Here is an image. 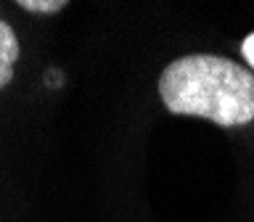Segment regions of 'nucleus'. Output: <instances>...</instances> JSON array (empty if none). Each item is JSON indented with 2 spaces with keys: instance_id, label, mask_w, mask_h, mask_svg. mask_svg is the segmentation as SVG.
<instances>
[{
  "instance_id": "obj_2",
  "label": "nucleus",
  "mask_w": 254,
  "mask_h": 222,
  "mask_svg": "<svg viewBox=\"0 0 254 222\" xmlns=\"http://www.w3.org/2000/svg\"><path fill=\"white\" fill-rule=\"evenodd\" d=\"M19 53L21 45L16 32L5 21H0V87H5L13 79V63L19 61Z\"/></svg>"
},
{
  "instance_id": "obj_4",
  "label": "nucleus",
  "mask_w": 254,
  "mask_h": 222,
  "mask_svg": "<svg viewBox=\"0 0 254 222\" xmlns=\"http://www.w3.org/2000/svg\"><path fill=\"white\" fill-rule=\"evenodd\" d=\"M241 53H244V58H246V63H249V66L254 69V32L249 37L244 40L241 43Z\"/></svg>"
},
{
  "instance_id": "obj_1",
  "label": "nucleus",
  "mask_w": 254,
  "mask_h": 222,
  "mask_svg": "<svg viewBox=\"0 0 254 222\" xmlns=\"http://www.w3.org/2000/svg\"><path fill=\"white\" fill-rule=\"evenodd\" d=\"M159 95L170 114L201 116L220 127H244L254 119V74L222 56L175 58L159 77Z\"/></svg>"
},
{
  "instance_id": "obj_3",
  "label": "nucleus",
  "mask_w": 254,
  "mask_h": 222,
  "mask_svg": "<svg viewBox=\"0 0 254 222\" xmlns=\"http://www.w3.org/2000/svg\"><path fill=\"white\" fill-rule=\"evenodd\" d=\"M19 5L24 11H32V13H56L61 8H66L64 0H21Z\"/></svg>"
}]
</instances>
